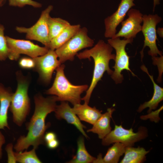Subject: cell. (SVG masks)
<instances>
[{
    "label": "cell",
    "mask_w": 163,
    "mask_h": 163,
    "mask_svg": "<svg viewBox=\"0 0 163 163\" xmlns=\"http://www.w3.org/2000/svg\"><path fill=\"white\" fill-rule=\"evenodd\" d=\"M34 112L26 125L27 133L17 140L14 147L17 152H23L30 146L37 149L44 142L45 132L50 126L49 123H46V119L49 114L55 111L57 100L54 95L44 97L38 94L34 96Z\"/></svg>",
    "instance_id": "cell-1"
},
{
    "label": "cell",
    "mask_w": 163,
    "mask_h": 163,
    "mask_svg": "<svg viewBox=\"0 0 163 163\" xmlns=\"http://www.w3.org/2000/svg\"><path fill=\"white\" fill-rule=\"evenodd\" d=\"M112 47L108 43L100 40L92 48L78 53L76 56L80 59L93 58L94 67L91 84L86 91L85 95L82 98L84 103L88 104L92 92L98 82L101 80L104 73L111 75L113 71L109 67L110 60H114L115 55L112 54Z\"/></svg>",
    "instance_id": "cell-2"
},
{
    "label": "cell",
    "mask_w": 163,
    "mask_h": 163,
    "mask_svg": "<svg viewBox=\"0 0 163 163\" xmlns=\"http://www.w3.org/2000/svg\"><path fill=\"white\" fill-rule=\"evenodd\" d=\"M65 67L64 65L61 64L56 69L53 83L46 93L56 96L57 101H69L73 105L80 104L82 100L81 95L87 90L88 85H76L71 84L64 74Z\"/></svg>",
    "instance_id": "cell-3"
},
{
    "label": "cell",
    "mask_w": 163,
    "mask_h": 163,
    "mask_svg": "<svg viewBox=\"0 0 163 163\" xmlns=\"http://www.w3.org/2000/svg\"><path fill=\"white\" fill-rule=\"evenodd\" d=\"M18 85L13 94L10 106L14 123L21 126L24 122L30 110V101L28 90L29 81L20 71L16 73Z\"/></svg>",
    "instance_id": "cell-4"
},
{
    "label": "cell",
    "mask_w": 163,
    "mask_h": 163,
    "mask_svg": "<svg viewBox=\"0 0 163 163\" xmlns=\"http://www.w3.org/2000/svg\"><path fill=\"white\" fill-rule=\"evenodd\" d=\"M88 32L86 27L80 28L73 37L55 50L61 64L67 60L73 61L79 51L93 46L94 41L88 36Z\"/></svg>",
    "instance_id": "cell-5"
},
{
    "label": "cell",
    "mask_w": 163,
    "mask_h": 163,
    "mask_svg": "<svg viewBox=\"0 0 163 163\" xmlns=\"http://www.w3.org/2000/svg\"><path fill=\"white\" fill-rule=\"evenodd\" d=\"M133 39L121 40L120 37L112 38L107 40V42L115 50V63L112 67L114 69L111 77L116 84L121 83L123 80V75L121 72L123 70L130 72L132 75H136L129 68V56L126 52L125 47L128 43H131Z\"/></svg>",
    "instance_id": "cell-6"
},
{
    "label": "cell",
    "mask_w": 163,
    "mask_h": 163,
    "mask_svg": "<svg viewBox=\"0 0 163 163\" xmlns=\"http://www.w3.org/2000/svg\"><path fill=\"white\" fill-rule=\"evenodd\" d=\"M53 9V6H49L42 11L39 18L34 25L29 28L17 27L16 30L19 33L26 34V39L40 42L49 49L50 40L48 20Z\"/></svg>",
    "instance_id": "cell-7"
},
{
    "label": "cell",
    "mask_w": 163,
    "mask_h": 163,
    "mask_svg": "<svg viewBox=\"0 0 163 163\" xmlns=\"http://www.w3.org/2000/svg\"><path fill=\"white\" fill-rule=\"evenodd\" d=\"M147 136V129L145 127L140 126L138 131L134 133L132 128L126 129L121 125H115L114 129L102 139V144L107 146L115 142H120L126 146H133L135 143L144 139Z\"/></svg>",
    "instance_id": "cell-8"
},
{
    "label": "cell",
    "mask_w": 163,
    "mask_h": 163,
    "mask_svg": "<svg viewBox=\"0 0 163 163\" xmlns=\"http://www.w3.org/2000/svg\"><path fill=\"white\" fill-rule=\"evenodd\" d=\"M162 18L157 14H145L143 16V25L142 30L144 37V44L140 52L141 60L143 57V50L146 46L149 48L148 54L151 56L162 55V52L159 50L157 45V36L156 26L162 21Z\"/></svg>",
    "instance_id": "cell-9"
},
{
    "label": "cell",
    "mask_w": 163,
    "mask_h": 163,
    "mask_svg": "<svg viewBox=\"0 0 163 163\" xmlns=\"http://www.w3.org/2000/svg\"><path fill=\"white\" fill-rule=\"evenodd\" d=\"M6 37L9 49L8 58L11 60H17L21 54L34 58L45 54L49 50L45 46L41 47L29 40Z\"/></svg>",
    "instance_id": "cell-10"
},
{
    "label": "cell",
    "mask_w": 163,
    "mask_h": 163,
    "mask_svg": "<svg viewBox=\"0 0 163 163\" xmlns=\"http://www.w3.org/2000/svg\"><path fill=\"white\" fill-rule=\"evenodd\" d=\"M58 58L55 50L49 49L45 54L33 58L35 62L34 69L43 82L48 84L50 82L54 71L61 64Z\"/></svg>",
    "instance_id": "cell-11"
},
{
    "label": "cell",
    "mask_w": 163,
    "mask_h": 163,
    "mask_svg": "<svg viewBox=\"0 0 163 163\" xmlns=\"http://www.w3.org/2000/svg\"><path fill=\"white\" fill-rule=\"evenodd\" d=\"M127 13L128 18L121 22V28L113 38L123 37L125 39H133L141 31L143 14L139 10L133 8L130 9Z\"/></svg>",
    "instance_id": "cell-12"
},
{
    "label": "cell",
    "mask_w": 163,
    "mask_h": 163,
    "mask_svg": "<svg viewBox=\"0 0 163 163\" xmlns=\"http://www.w3.org/2000/svg\"><path fill=\"white\" fill-rule=\"evenodd\" d=\"M134 0H121L117 10L111 15L105 18L104 37L112 38L117 33L116 28L126 16L129 10L135 5Z\"/></svg>",
    "instance_id": "cell-13"
},
{
    "label": "cell",
    "mask_w": 163,
    "mask_h": 163,
    "mask_svg": "<svg viewBox=\"0 0 163 163\" xmlns=\"http://www.w3.org/2000/svg\"><path fill=\"white\" fill-rule=\"evenodd\" d=\"M54 112L57 119H64L68 123L74 125L85 138H88L84 130L86 127L81 123L68 102L61 101L60 104L56 106Z\"/></svg>",
    "instance_id": "cell-14"
},
{
    "label": "cell",
    "mask_w": 163,
    "mask_h": 163,
    "mask_svg": "<svg viewBox=\"0 0 163 163\" xmlns=\"http://www.w3.org/2000/svg\"><path fill=\"white\" fill-rule=\"evenodd\" d=\"M114 110V108H108L107 112L102 114L93 125L92 128L87 130V132L97 134L99 139H103L111 131L110 121L112 114Z\"/></svg>",
    "instance_id": "cell-15"
},
{
    "label": "cell",
    "mask_w": 163,
    "mask_h": 163,
    "mask_svg": "<svg viewBox=\"0 0 163 163\" xmlns=\"http://www.w3.org/2000/svg\"><path fill=\"white\" fill-rule=\"evenodd\" d=\"M72 109L80 120L92 125L102 114V110L100 111L95 107H91L85 103L83 104L80 103L75 104Z\"/></svg>",
    "instance_id": "cell-16"
},
{
    "label": "cell",
    "mask_w": 163,
    "mask_h": 163,
    "mask_svg": "<svg viewBox=\"0 0 163 163\" xmlns=\"http://www.w3.org/2000/svg\"><path fill=\"white\" fill-rule=\"evenodd\" d=\"M11 90L0 84V129H9L8 122V113L13 94Z\"/></svg>",
    "instance_id": "cell-17"
},
{
    "label": "cell",
    "mask_w": 163,
    "mask_h": 163,
    "mask_svg": "<svg viewBox=\"0 0 163 163\" xmlns=\"http://www.w3.org/2000/svg\"><path fill=\"white\" fill-rule=\"evenodd\" d=\"M141 68L142 70L148 74L151 79L153 85L154 92L151 99L149 101L145 102L140 105L137 111L140 112L144 109L148 107L149 109L147 112L149 113L152 110L156 109L159 104L163 100V88L155 82L153 75L149 74L147 68L144 65H142L141 67Z\"/></svg>",
    "instance_id": "cell-18"
},
{
    "label": "cell",
    "mask_w": 163,
    "mask_h": 163,
    "mask_svg": "<svg viewBox=\"0 0 163 163\" xmlns=\"http://www.w3.org/2000/svg\"><path fill=\"white\" fill-rule=\"evenodd\" d=\"M107 150L103 158L99 154L96 158L94 163H117L120 158L124 153L126 147L124 144L120 142H115Z\"/></svg>",
    "instance_id": "cell-19"
},
{
    "label": "cell",
    "mask_w": 163,
    "mask_h": 163,
    "mask_svg": "<svg viewBox=\"0 0 163 163\" xmlns=\"http://www.w3.org/2000/svg\"><path fill=\"white\" fill-rule=\"evenodd\" d=\"M81 28L80 24L71 25L64 29L58 36L52 39L49 49L55 50L61 46L73 37Z\"/></svg>",
    "instance_id": "cell-20"
},
{
    "label": "cell",
    "mask_w": 163,
    "mask_h": 163,
    "mask_svg": "<svg viewBox=\"0 0 163 163\" xmlns=\"http://www.w3.org/2000/svg\"><path fill=\"white\" fill-rule=\"evenodd\" d=\"M149 152L143 147L134 148L128 146L126 148L125 155L121 163H140L144 162L146 155Z\"/></svg>",
    "instance_id": "cell-21"
},
{
    "label": "cell",
    "mask_w": 163,
    "mask_h": 163,
    "mask_svg": "<svg viewBox=\"0 0 163 163\" xmlns=\"http://www.w3.org/2000/svg\"><path fill=\"white\" fill-rule=\"evenodd\" d=\"M77 149L76 154L67 163H93L96 159L90 155L86 150L84 138L81 136L77 141Z\"/></svg>",
    "instance_id": "cell-22"
},
{
    "label": "cell",
    "mask_w": 163,
    "mask_h": 163,
    "mask_svg": "<svg viewBox=\"0 0 163 163\" xmlns=\"http://www.w3.org/2000/svg\"><path fill=\"white\" fill-rule=\"evenodd\" d=\"M70 25L66 20L60 18H53L50 16L48 20V25L50 41Z\"/></svg>",
    "instance_id": "cell-23"
},
{
    "label": "cell",
    "mask_w": 163,
    "mask_h": 163,
    "mask_svg": "<svg viewBox=\"0 0 163 163\" xmlns=\"http://www.w3.org/2000/svg\"><path fill=\"white\" fill-rule=\"evenodd\" d=\"M36 149L33 148L29 151H26L23 152H15L14 155L16 161L21 163H42L36 154Z\"/></svg>",
    "instance_id": "cell-24"
},
{
    "label": "cell",
    "mask_w": 163,
    "mask_h": 163,
    "mask_svg": "<svg viewBox=\"0 0 163 163\" xmlns=\"http://www.w3.org/2000/svg\"><path fill=\"white\" fill-rule=\"evenodd\" d=\"M5 28L0 24V60H5L8 57L9 49L6 38L4 34Z\"/></svg>",
    "instance_id": "cell-25"
},
{
    "label": "cell",
    "mask_w": 163,
    "mask_h": 163,
    "mask_svg": "<svg viewBox=\"0 0 163 163\" xmlns=\"http://www.w3.org/2000/svg\"><path fill=\"white\" fill-rule=\"evenodd\" d=\"M10 6L22 7L26 5H31L35 8H40L41 4L32 0H9Z\"/></svg>",
    "instance_id": "cell-26"
},
{
    "label": "cell",
    "mask_w": 163,
    "mask_h": 163,
    "mask_svg": "<svg viewBox=\"0 0 163 163\" xmlns=\"http://www.w3.org/2000/svg\"><path fill=\"white\" fill-rule=\"evenodd\" d=\"M20 66L24 69H30L34 68L35 62L33 58L28 57H23L21 58L19 61Z\"/></svg>",
    "instance_id": "cell-27"
},
{
    "label": "cell",
    "mask_w": 163,
    "mask_h": 163,
    "mask_svg": "<svg viewBox=\"0 0 163 163\" xmlns=\"http://www.w3.org/2000/svg\"><path fill=\"white\" fill-rule=\"evenodd\" d=\"M162 109L163 106H162L160 108L155 111H151L147 115L141 116L140 118L143 120L149 119L152 121L157 123L160 120L159 117V114Z\"/></svg>",
    "instance_id": "cell-28"
},
{
    "label": "cell",
    "mask_w": 163,
    "mask_h": 163,
    "mask_svg": "<svg viewBox=\"0 0 163 163\" xmlns=\"http://www.w3.org/2000/svg\"><path fill=\"white\" fill-rule=\"evenodd\" d=\"M5 150L8 154V163H15L16 160L14 155V152L13 150V145L11 143L7 145L5 148Z\"/></svg>",
    "instance_id": "cell-29"
},
{
    "label": "cell",
    "mask_w": 163,
    "mask_h": 163,
    "mask_svg": "<svg viewBox=\"0 0 163 163\" xmlns=\"http://www.w3.org/2000/svg\"><path fill=\"white\" fill-rule=\"evenodd\" d=\"M152 59L153 61V64L154 65H158L160 64L163 63V56L162 55L160 56V57H158L157 56H154L152 57ZM159 75L158 77V82H161V75L162 74V72H163V69L160 68V67L161 66L160 65L158 66V69L159 68Z\"/></svg>",
    "instance_id": "cell-30"
},
{
    "label": "cell",
    "mask_w": 163,
    "mask_h": 163,
    "mask_svg": "<svg viewBox=\"0 0 163 163\" xmlns=\"http://www.w3.org/2000/svg\"><path fill=\"white\" fill-rule=\"evenodd\" d=\"M56 139V135L55 133L52 132L46 133L44 137V141L46 143Z\"/></svg>",
    "instance_id": "cell-31"
},
{
    "label": "cell",
    "mask_w": 163,
    "mask_h": 163,
    "mask_svg": "<svg viewBox=\"0 0 163 163\" xmlns=\"http://www.w3.org/2000/svg\"><path fill=\"white\" fill-rule=\"evenodd\" d=\"M47 148L50 149H54L57 148L59 145V140L56 139L46 143Z\"/></svg>",
    "instance_id": "cell-32"
},
{
    "label": "cell",
    "mask_w": 163,
    "mask_h": 163,
    "mask_svg": "<svg viewBox=\"0 0 163 163\" xmlns=\"http://www.w3.org/2000/svg\"><path fill=\"white\" fill-rule=\"evenodd\" d=\"M5 139L4 136L0 131V160L2 157V149L3 145L5 143Z\"/></svg>",
    "instance_id": "cell-33"
},
{
    "label": "cell",
    "mask_w": 163,
    "mask_h": 163,
    "mask_svg": "<svg viewBox=\"0 0 163 163\" xmlns=\"http://www.w3.org/2000/svg\"><path fill=\"white\" fill-rule=\"evenodd\" d=\"M163 28L158 27L156 30V33H157L159 36L161 38H163Z\"/></svg>",
    "instance_id": "cell-34"
},
{
    "label": "cell",
    "mask_w": 163,
    "mask_h": 163,
    "mask_svg": "<svg viewBox=\"0 0 163 163\" xmlns=\"http://www.w3.org/2000/svg\"><path fill=\"white\" fill-rule=\"evenodd\" d=\"M160 0H153V11H154L155 8L157 5H159L160 4Z\"/></svg>",
    "instance_id": "cell-35"
},
{
    "label": "cell",
    "mask_w": 163,
    "mask_h": 163,
    "mask_svg": "<svg viewBox=\"0 0 163 163\" xmlns=\"http://www.w3.org/2000/svg\"><path fill=\"white\" fill-rule=\"evenodd\" d=\"M6 0H0V7L3 6L5 3Z\"/></svg>",
    "instance_id": "cell-36"
}]
</instances>
